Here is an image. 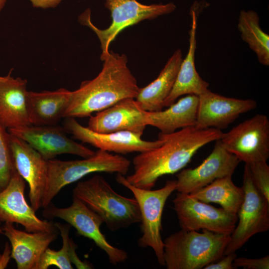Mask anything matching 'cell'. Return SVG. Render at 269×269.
<instances>
[{"label": "cell", "mask_w": 269, "mask_h": 269, "mask_svg": "<svg viewBox=\"0 0 269 269\" xmlns=\"http://www.w3.org/2000/svg\"><path fill=\"white\" fill-rule=\"evenodd\" d=\"M223 134L219 129H200L195 126L171 134L160 133L163 143L135 156L133 159L134 172L126 179L136 187L152 189L159 177L180 171L198 149L221 139Z\"/></svg>", "instance_id": "cell-1"}, {"label": "cell", "mask_w": 269, "mask_h": 269, "mask_svg": "<svg viewBox=\"0 0 269 269\" xmlns=\"http://www.w3.org/2000/svg\"><path fill=\"white\" fill-rule=\"evenodd\" d=\"M102 61L99 74L71 91L63 118L91 116L123 99L136 98L139 88L127 65V56L110 51Z\"/></svg>", "instance_id": "cell-2"}, {"label": "cell", "mask_w": 269, "mask_h": 269, "mask_svg": "<svg viewBox=\"0 0 269 269\" xmlns=\"http://www.w3.org/2000/svg\"><path fill=\"white\" fill-rule=\"evenodd\" d=\"M230 239V235L181 229L163 242L165 266L167 269H203L224 256Z\"/></svg>", "instance_id": "cell-3"}, {"label": "cell", "mask_w": 269, "mask_h": 269, "mask_svg": "<svg viewBox=\"0 0 269 269\" xmlns=\"http://www.w3.org/2000/svg\"><path fill=\"white\" fill-rule=\"evenodd\" d=\"M73 194L98 214L112 232L141 221L139 206L135 198L117 193L102 176L96 174L78 182Z\"/></svg>", "instance_id": "cell-4"}, {"label": "cell", "mask_w": 269, "mask_h": 269, "mask_svg": "<svg viewBox=\"0 0 269 269\" xmlns=\"http://www.w3.org/2000/svg\"><path fill=\"white\" fill-rule=\"evenodd\" d=\"M131 165L126 157L98 149L94 155L83 159L47 160L48 176L41 208L51 204L52 199L65 186L95 172L117 173L126 175Z\"/></svg>", "instance_id": "cell-5"}, {"label": "cell", "mask_w": 269, "mask_h": 269, "mask_svg": "<svg viewBox=\"0 0 269 269\" xmlns=\"http://www.w3.org/2000/svg\"><path fill=\"white\" fill-rule=\"evenodd\" d=\"M116 180L133 193L138 204L142 235L138 240V246L151 248L158 263L165 266L164 243L161 236V217L167 199L176 190V180H168L163 187L156 190L136 187L129 183L121 174H117Z\"/></svg>", "instance_id": "cell-6"}, {"label": "cell", "mask_w": 269, "mask_h": 269, "mask_svg": "<svg viewBox=\"0 0 269 269\" xmlns=\"http://www.w3.org/2000/svg\"><path fill=\"white\" fill-rule=\"evenodd\" d=\"M105 5L110 11L112 18L111 25L106 29H99L93 23L89 9L79 18L82 24L90 28L98 36L102 51L101 60L109 54L111 43L125 28L142 20L169 14L176 9L173 2L145 5L136 0H105Z\"/></svg>", "instance_id": "cell-7"}, {"label": "cell", "mask_w": 269, "mask_h": 269, "mask_svg": "<svg viewBox=\"0 0 269 269\" xmlns=\"http://www.w3.org/2000/svg\"><path fill=\"white\" fill-rule=\"evenodd\" d=\"M243 183L244 197L237 213L239 223L230 235L224 255L235 253L252 236L269 229V201L256 186L247 163Z\"/></svg>", "instance_id": "cell-8"}, {"label": "cell", "mask_w": 269, "mask_h": 269, "mask_svg": "<svg viewBox=\"0 0 269 269\" xmlns=\"http://www.w3.org/2000/svg\"><path fill=\"white\" fill-rule=\"evenodd\" d=\"M44 209L43 215L45 218L61 219L74 227L79 235L93 240L106 253L111 264L116 265L127 260V252L112 246L102 233V218L76 197H73L72 203L69 207L59 208L49 204Z\"/></svg>", "instance_id": "cell-9"}, {"label": "cell", "mask_w": 269, "mask_h": 269, "mask_svg": "<svg viewBox=\"0 0 269 269\" xmlns=\"http://www.w3.org/2000/svg\"><path fill=\"white\" fill-rule=\"evenodd\" d=\"M221 140L240 161L248 164L267 161L269 157V119L265 115L257 114L224 133Z\"/></svg>", "instance_id": "cell-10"}, {"label": "cell", "mask_w": 269, "mask_h": 269, "mask_svg": "<svg viewBox=\"0 0 269 269\" xmlns=\"http://www.w3.org/2000/svg\"><path fill=\"white\" fill-rule=\"evenodd\" d=\"M173 203L181 229L231 235L236 226L237 215L201 201L189 194L178 192Z\"/></svg>", "instance_id": "cell-11"}, {"label": "cell", "mask_w": 269, "mask_h": 269, "mask_svg": "<svg viewBox=\"0 0 269 269\" xmlns=\"http://www.w3.org/2000/svg\"><path fill=\"white\" fill-rule=\"evenodd\" d=\"M63 127L66 132L82 142L87 143L108 152L118 154L142 152L161 145L163 138L159 134L157 140L147 141L141 138V135L130 131L109 133L94 132L80 124L74 118H65Z\"/></svg>", "instance_id": "cell-12"}, {"label": "cell", "mask_w": 269, "mask_h": 269, "mask_svg": "<svg viewBox=\"0 0 269 269\" xmlns=\"http://www.w3.org/2000/svg\"><path fill=\"white\" fill-rule=\"evenodd\" d=\"M240 160L224 146L221 139L215 141L209 156L197 167L181 170L177 175L178 192L190 194L215 180L232 176Z\"/></svg>", "instance_id": "cell-13"}, {"label": "cell", "mask_w": 269, "mask_h": 269, "mask_svg": "<svg viewBox=\"0 0 269 269\" xmlns=\"http://www.w3.org/2000/svg\"><path fill=\"white\" fill-rule=\"evenodd\" d=\"M10 134L26 141L46 160L61 154H71L87 158L95 151L69 138L63 127L34 126L8 130Z\"/></svg>", "instance_id": "cell-14"}, {"label": "cell", "mask_w": 269, "mask_h": 269, "mask_svg": "<svg viewBox=\"0 0 269 269\" xmlns=\"http://www.w3.org/2000/svg\"><path fill=\"white\" fill-rule=\"evenodd\" d=\"M25 180L17 171L0 192V221L22 225L29 232H55L54 223L42 220L24 197Z\"/></svg>", "instance_id": "cell-15"}, {"label": "cell", "mask_w": 269, "mask_h": 269, "mask_svg": "<svg viewBox=\"0 0 269 269\" xmlns=\"http://www.w3.org/2000/svg\"><path fill=\"white\" fill-rule=\"evenodd\" d=\"M9 138L16 170L28 184L31 206L36 212L41 208L46 187L47 160L23 139L10 133Z\"/></svg>", "instance_id": "cell-16"}, {"label": "cell", "mask_w": 269, "mask_h": 269, "mask_svg": "<svg viewBox=\"0 0 269 269\" xmlns=\"http://www.w3.org/2000/svg\"><path fill=\"white\" fill-rule=\"evenodd\" d=\"M198 96L195 127L200 129L226 128L240 115L255 109L257 106L254 100L226 97L208 89Z\"/></svg>", "instance_id": "cell-17"}, {"label": "cell", "mask_w": 269, "mask_h": 269, "mask_svg": "<svg viewBox=\"0 0 269 269\" xmlns=\"http://www.w3.org/2000/svg\"><path fill=\"white\" fill-rule=\"evenodd\" d=\"M145 112L134 98L125 99L90 116L87 127L100 133L130 131L142 135Z\"/></svg>", "instance_id": "cell-18"}, {"label": "cell", "mask_w": 269, "mask_h": 269, "mask_svg": "<svg viewBox=\"0 0 269 269\" xmlns=\"http://www.w3.org/2000/svg\"><path fill=\"white\" fill-rule=\"evenodd\" d=\"M0 81V124L8 130L32 126L28 111L27 81L11 76Z\"/></svg>", "instance_id": "cell-19"}, {"label": "cell", "mask_w": 269, "mask_h": 269, "mask_svg": "<svg viewBox=\"0 0 269 269\" xmlns=\"http://www.w3.org/2000/svg\"><path fill=\"white\" fill-rule=\"evenodd\" d=\"M1 229L10 243L11 258L15 260L18 269H35L43 253L58 235L57 232L21 231L8 222H5Z\"/></svg>", "instance_id": "cell-20"}, {"label": "cell", "mask_w": 269, "mask_h": 269, "mask_svg": "<svg viewBox=\"0 0 269 269\" xmlns=\"http://www.w3.org/2000/svg\"><path fill=\"white\" fill-rule=\"evenodd\" d=\"M197 4L195 3L190 10L192 18L189 31V45L188 53L181 63L173 87L165 100L164 106L168 107L184 95H199L208 89L209 83L197 72L195 64L197 27Z\"/></svg>", "instance_id": "cell-21"}, {"label": "cell", "mask_w": 269, "mask_h": 269, "mask_svg": "<svg viewBox=\"0 0 269 269\" xmlns=\"http://www.w3.org/2000/svg\"><path fill=\"white\" fill-rule=\"evenodd\" d=\"M198 106V96L189 94L174 102L165 110L146 111L145 123L160 131L171 134L178 129L195 126Z\"/></svg>", "instance_id": "cell-22"}, {"label": "cell", "mask_w": 269, "mask_h": 269, "mask_svg": "<svg viewBox=\"0 0 269 269\" xmlns=\"http://www.w3.org/2000/svg\"><path fill=\"white\" fill-rule=\"evenodd\" d=\"M71 91L61 88L54 91L28 92V111L34 126L56 125L63 118Z\"/></svg>", "instance_id": "cell-23"}, {"label": "cell", "mask_w": 269, "mask_h": 269, "mask_svg": "<svg viewBox=\"0 0 269 269\" xmlns=\"http://www.w3.org/2000/svg\"><path fill=\"white\" fill-rule=\"evenodd\" d=\"M182 60L181 51L177 49L158 77L145 87L139 88L135 99L143 110L156 112L164 107V102L173 87Z\"/></svg>", "instance_id": "cell-24"}, {"label": "cell", "mask_w": 269, "mask_h": 269, "mask_svg": "<svg viewBox=\"0 0 269 269\" xmlns=\"http://www.w3.org/2000/svg\"><path fill=\"white\" fill-rule=\"evenodd\" d=\"M189 194L205 203L219 204L225 211L234 215H237L244 197L243 187L235 185L231 176L217 179Z\"/></svg>", "instance_id": "cell-25"}, {"label": "cell", "mask_w": 269, "mask_h": 269, "mask_svg": "<svg viewBox=\"0 0 269 269\" xmlns=\"http://www.w3.org/2000/svg\"><path fill=\"white\" fill-rule=\"evenodd\" d=\"M58 229L62 239V247L58 251L47 248L40 257L35 269H47L51 266H55L60 269H72L71 264L77 269H92V266L80 260L76 253V245L70 239L69 233L70 226L58 222L54 223Z\"/></svg>", "instance_id": "cell-26"}, {"label": "cell", "mask_w": 269, "mask_h": 269, "mask_svg": "<svg viewBox=\"0 0 269 269\" xmlns=\"http://www.w3.org/2000/svg\"><path fill=\"white\" fill-rule=\"evenodd\" d=\"M238 28L243 40L257 55L262 65H269V35L265 32L260 25L259 16L255 10L240 11Z\"/></svg>", "instance_id": "cell-27"}, {"label": "cell", "mask_w": 269, "mask_h": 269, "mask_svg": "<svg viewBox=\"0 0 269 269\" xmlns=\"http://www.w3.org/2000/svg\"><path fill=\"white\" fill-rule=\"evenodd\" d=\"M9 133L0 124V192L16 171L9 138Z\"/></svg>", "instance_id": "cell-28"}, {"label": "cell", "mask_w": 269, "mask_h": 269, "mask_svg": "<svg viewBox=\"0 0 269 269\" xmlns=\"http://www.w3.org/2000/svg\"><path fill=\"white\" fill-rule=\"evenodd\" d=\"M248 165L256 186L269 201V166L267 161H257Z\"/></svg>", "instance_id": "cell-29"}, {"label": "cell", "mask_w": 269, "mask_h": 269, "mask_svg": "<svg viewBox=\"0 0 269 269\" xmlns=\"http://www.w3.org/2000/svg\"><path fill=\"white\" fill-rule=\"evenodd\" d=\"M233 266L235 269L242 267L244 269H269V256L268 255L258 259L236 258Z\"/></svg>", "instance_id": "cell-30"}, {"label": "cell", "mask_w": 269, "mask_h": 269, "mask_svg": "<svg viewBox=\"0 0 269 269\" xmlns=\"http://www.w3.org/2000/svg\"><path fill=\"white\" fill-rule=\"evenodd\" d=\"M237 257L235 253H232L224 255L217 261L210 264L205 267L204 269H234L233 263Z\"/></svg>", "instance_id": "cell-31"}, {"label": "cell", "mask_w": 269, "mask_h": 269, "mask_svg": "<svg viewBox=\"0 0 269 269\" xmlns=\"http://www.w3.org/2000/svg\"><path fill=\"white\" fill-rule=\"evenodd\" d=\"M34 7L46 9L58 5L62 0H28Z\"/></svg>", "instance_id": "cell-32"}, {"label": "cell", "mask_w": 269, "mask_h": 269, "mask_svg": "<svg viewBox=\"0 0 269 269\" xmlns=\"http://www.w3.org/2000/svg\"><path fill=\"white\" fill-rule=\"evenodd\" d=\"M11 248L8 242H6L2 254L0 257V269L6 268L11 258Z\"/></svg>", "instance_id": "cell-33"}, {"label": "cell", "mask_w": 269, "mask_h": 269, "mask_svg": "<svg viewBox=\"0 0 269 269\" xmlns=\"http://www.w3.org/2000/svg\"><path fill=\"white\" fill-rule=\"evenodd\" d=\"M7 1V0H0V12L2 10L5 4Z\"/></svg>", "instance_id": "cell-34"}, {"label": "cell", "mask_w": 269, "mask_h": 269, "mask_svg": "<svg viewBox=\"0 0 269 269\" xmlns=\"http://www.w3.org/2000/svg\"><path fill=\"white\" fill-rule=\"evenodd\" d=\"M0 225H1V221H0V234L2 233V229H1V227H0ZM0 256L1 255L0 254Z\"/></svg>", "instance_id": "cell-35"}, {"label": "cell", "mask_w": 269, "mask_h": 269, "mask_svg": "<svg viewBox=\"0 0 269 269\" xmlns=\"http://www.w3.org/2000/svg\"><path fill=\"white\" fill-rule=\"evenodd\" d=\"M3 78V76H0V81L2 80Z\"/></svg>", "instance_id": "cell-36"}]
</instances>
